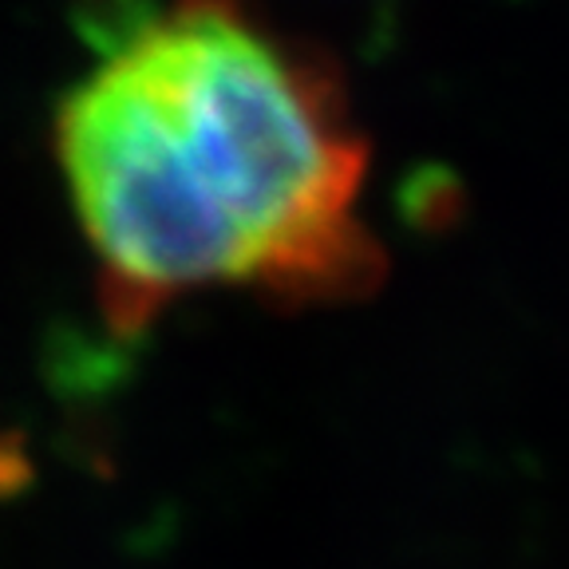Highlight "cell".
Listing matches in <instances>:
<instances>
[{
	"label": "cell",
	"mask_w": 569,
	"mask_h": 569,
	"mask_svg": "<svg viewBox=\"0 0 569 569\" xmlns=\"http://www.w3.org/2000/svg\"><path fill=\"white\" fill-rule=\"evenodd\" d=\"M91 44L52 154L107 329L147 332L210 289L312 305L372 284L368 147L312 48L253 0L99 4Z\"/></svg>",
	"instance_id": "6da1fadb"
}]
</instances>
